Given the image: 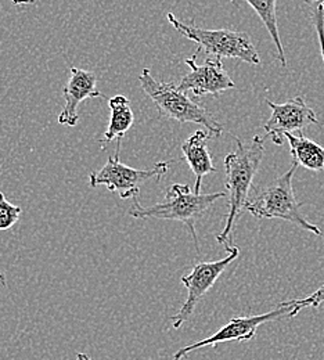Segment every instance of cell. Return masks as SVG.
<instances>
[{"label":"cell","instance_id":"6da1fadb","mask_svg":"<svg viewBox=\"0 0 324 360\" xmlns=\"http://www.w3.org/2000/svg\"><path fill=\"white\" fill-rule=\"evenodd\" d=\"M235 150L225 158L226 188L229 193V212L225 219L223 230L216 236V241L225 247L232 248L233 229L250 198L252 181L259 169L265 155V140L261 136H254L250 143L234 137Z\"/></svg>","mask_w":324,"mask_h":360},{"label":"cell","instance_id":"7a4b0ae2","mask_svg":"<svg viewBox=\"0 0 324 360\" xmlns=\"http://www.w3.org/2000/svg\"><path fill=\"white\" fill-rule=\"evenodd\" d=\"M226 193H212L201 194L191 190L187 184H172L165 194V201L154 204L151 207H143L138 201V197L134 200V207L129 210V215L135 219H158V221H176L182 222L188 227L193 241L195 244L197 252H200L198 238L195 233L197 221L221 198H225Z\"/></svg>","mask_w":324,"mask_h":360},{"label":"cell","instance_id":"3957f363","mask_svg":"<svg viewBox=\"0 0 324 360\" xmlns=\"http://www.w3.org/2000/svg\"><path fill=\"white\" fill-rule=\"evenodd\" d=\"M139 81L141 89L151 98L160 115L179 124H200L212 137L222 136L223 128L212 114L204 105L191 100L187 91L179 89L176 84L157 81L148 68L141 71Z\"/></svg>","mask_w":324,"mask_h":360},{"label":"cell","instance_id":"277c9868","mask_svg":"<svg viewBox=\"0 0 324 360\" xmlns=\"http://www.w3.org/2000/svg\"><path fill=\"white\" fill-rule=\"evenodd\" d=\"M297 168L298 165L292 164L284 175L250 195L245 211L258 219H281L299 226L315 236H322V230L302 215L301 204L294 194L292 178Z\"/></svg>","mask_w":324,"mask_h":360},{"label":"cell","instance_id":"5b68a950","mask_svg":"<svg viewBox=\"0 0 324 360\" xmlns=\"http://www.w3.org/2000/svg\"><path fill=\"white\" fill-rule=\"evenodd\" d=\"M169 24L188 41L205 51L207 56L215 58H238L252 65H259L261 58L251 38L245 32L231 30H204L198 28L194 21L182 22L172 13H168Z\"/></svg>","mask_w":324,"mask_h":360},{"label":"cell","instance_id":"8992f818","mask_svg":"<svg viewBox=\"0 0 324 360\" xmlns=\"http://www.w3.org/2000/svg\"><path fill=\"white\" fill-rule=\"evenodd\" d=\"M121 141L117 143V148L112 157L107 160L100 171L92 172L89 176L91 187L105 186L111 193H117L122 200L139 197L140 188L150 180H160L169 169L171 161H162L155 164L150 169H135L119 162Z\"/></svg>","mask_w":324,"mask_h":360},{"label":"cell","instance_id":"52a82bcc","mask_svg":"<svg viewBox=\"0 0 324 360\" xmlns=\"http://www.w3.org/2000/svg\"><path fill=\"white\" fill-rule=\"evenodd\" d=\"M226 251H228V255L223 259H219L215 262H200L193 268L191 273L182 276L181 280L187 290V298L183 305L181 307L179 312L171 317L174 328L176 330L181 328L193 316L200 300L214 287L216 280L222 276V273L232 264L233 261L237 259L240 254V250L237 245H233L232 248Z\"/></svg>","mask_w":324,"mask_h":360},{"label":"cell","instance_id":"ba28073f","mask_svg":"<svg viewBox=\"0 0 324 360\" xmlns=\"http://www.w3.org/2000/svg\"><path fill=\"white\" fill-rule=\"evenodd\" d=\"M298 314L295 312L294 308L291 307H283L278 305V309L264 314V315L255 316H244V317H234L226 326H223L221 330H218L215 334H212L211 337L194 342V344H188L183 348H181L175 355L174 360H182L186 356H188L190 354L205 348V347H216L219 344H225V342H242V341H250L255 337L258 327L268 323V321H275L278 319H284V317H294Z\"/></svg>","mask_w":324,"mask_h":360},{"label":"cell","instance_id":"9c48e42d","mask_svg":"<svg viewBox=\"0 0 324 360\" xmlns=\"http://www.w3.org/2000/svg\"><path fill=\"white\" fill-rule=\"evenodd\" d=\"M200 51L201 50L197 47L193 57L186 58L185 63L187 67H190V72L181 79L178 88L183 91L191 90L195 97L212 94L216 98L221 93L234 89L235 84L223 68L222 60L215 57H207L204 64L200 65L195 63Z\"/></svg>","mask_w":324,"mask_h":360},{"label":"cell","instance_id":"30bf717a","mask_svg":"<svg viewBox=\"0 0 324 360\" xmlns=\"http://www.w3.org/2000/svg\"><path fill=\"white\" fill-rule=\"evenodd\" d=\"M266 103L272 108V115L264 125V129L278 146L284 143L285 134L301 132L305 128L318 124L315 111L306 104L304 97H294L283 104H276L271 100Z\"/></svg>","mask_w":324,"mask_h":360},{"label":"cell","instance_id":"8fae6325","mask_svg":"<svg viewBox=\"0 0 324 360\" xmlns=\"http://www.w3.org/2000/svg\"><path fill=\"white\" fill-rule=\"evenodd\" d=\"M70 72L71 78L63 89L65 105L58 115V124L75 127L79 121V105L88 98L103 97V94L97 89V77L91 71L71 67Z\"/></svg>","mask_w":324,"mask_h":360},{"label":"cell","instance_id":"7c38bea8","mask_svg":"<svg viewBox=\"0 0 324 360\" xmlns=\"http://www.w3.org/2000/svg\"><path fill=\"white\" fill-rule=\"evenodd\" d=\"M211 137L212 135L208 131H197L194 132V135L190 136L182 143V153L186 162L188 164L191 172L195 176V183L193 187L195 193L201 191L202 179L207 175L216 172L207 144Z\"/></svg>","mask_w":324,"mask_h":360},{"label":"cell","instance_id":"4fadbf2b","mask_svg":"<svg viewBox=\"0 0 324 360\" xmlns=\"http://www.w3.org/2000/svg\"><path fill=\"white\" fill-rule=\"evenodd\" d=\"M108 107L111 115L108 128L104 132V137L100 140L103 148H105V146L114 140L119 143L134 125V112L131 108V103L125 96L117 94L111 97L108 100Z\"/></svg>","mask_w":324,"mask_h":360},{"label":"cell","instance_id":"5bb4252c","mask_svg":"<svg viewBox=\"0 0 324 360\" xmlns=\"http://www.w3.org/2000/svg\"><path fill=\"white\" fill-rule=\"evenodd\" d=\"M284 137L290 143L292 164L313 172L324 171V147L302 135L285 134Z\"/></svg>","mask_w":324,"mask_h":360},{"label":"cell","instance_id":"9a60e30c","mask_svg":"<svg viewBox=\"0 0 324 360\" xmlns=\"http://www.w3.org/2000/svg\"><path fill=\"white\" fill-rule=\"evenodd\" d=\"M232 3L237 1H245L248 3L255 13L259 15L262 22L265 24L269 35L272 37L276 49H278V58L283 67H287V60L284 54V49L281 45L280 32H278V17H276V1L278 0H231Z\"/></svg>","mask_w":324,"mask_h":360},{"label":"cell","instance_id":"2e32d148","mask_svg":"<svg viewBox=\"0 0 324 360\" xmlns=\"http://www.w3.org/2000/svg\"><path fill=\"white\" fill-rule=\"evenodd\" d=\"M22 214V210L11 204L3 191H0V231L8 230L15 225Z\"/></svg>","mask_w":324,"mask_h":360},{"label":"cell","instance_id":"e0dca14e","mask_svg":"<svg viewBox=\"0 0 324 360\" xmlns=\"http://www.w3.org/2000/svg\"><path fill=\"white\" fill-rule=\"evenodd\" d=\"M324 302V284L318 288L313 294L305 297V298H299V300H288L281 302L280 305L283 307H291L295 309L297 314H299L302 309L305 308H319Z\"/></svg>","mask_w":324,"mask_h":360},{"label":"cell","instance_id":"ac0fdd59","mask_svg":"<svg viewBox=\"0 0 324 360\" xmlns=\"http://www.w3.org/2000/svg\"><path fill=\"white\" fill-rule=\"evenodd\" d=\"M306 3H308L309 10H311L313 27L318 32L319 45H320V50H322V57H323L324 63V0H306Z\"/></svg>","mask_w":324,"mask_h":360},{"label":"cell","instance_id":"d6986e66","mask_svg":"<svg viewBox=\"0 0 324 360\" xmlns=\"http://www.w3.org/2000/svg\"><path fill=\"white\" fill-rule=\"evenodd\" d=\"M37 0H11V3L13 4H15V6H24V4H32V3H35Z\"/></svg>","mask_w":324,"mask_h":360},{"label":"cell","instance_id":"ffe728a7","mask_svg":"<svg viewBox=\"0 0 324 360\" xmlns=\"http://www.w3.org/2000/svg\"><path fill=\"white\" fill-rule=\"evenodd\" d=\"M77 360H92V358H91L89 355L84 354V352H79V354L77 355Z\"/></svg>","mask_w":324,"mask_h":360},{"label":"cell","instance_id":"44dd1931","mask_svg":"<svg viewBox=\"0 0 324 360\" xmlns=\"http://www.w3.org/2000/svg\"><path fill=\"white\" fill-rule=\"evenodd\" d=\"M0 283H1L3 285H6V276H4L3 273H0Z\"/></svg>","mask_w":324,"mask_h":360},{"label":"cell","instance_id":"7402d4cb","mask_svg":"<svg viewBox=\"0 0 324 360\" xmlns=\"http://www.w3.org/2000/svg\"><path fill=\"white\" fill-rule=\"evenodd\" d=\"M323 11H324V7H323Z\"/></svg>","mask_w":324,"mask_h":360}]
</instances>
